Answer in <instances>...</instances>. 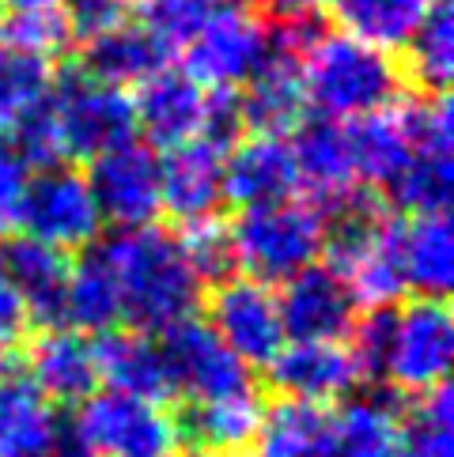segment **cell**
Returning a JSON list of instances; mask_svg holds the SVG:
<instances>
[{"instance_id": "cell-4", "label": "cell", "mask_w": 454, "mask_h": 457, "mask_svg": "<svg viewBox=\"0 0 454 457\" xmlns=\"http://www.w3.org/2000/svg\"><path fill=\"white\" fill-rule=\"evenodd\" d=\"M182 450V428L167 404L95 389L76 404L57 457H178Z\"/></svg>"}, {"instance_id": "cell-10", "label": "cell", "mask_w": 454, "mask_h": 457, "mask_svg": "<svg viewBox=\"0 0 454 457\" xmlns=\"http://www.w3.org/2000/svg\"><path fill=\"white\" fill-rule=\"evenodd\" d=\"M205 306H208V329L250 370L269 367V359L288 345L277 295L262 280H250L242 272L227 276V280L208 287Z\"/></svg>"}, {"instance_id": "cell-17", "label": "cell", "mask_w": 454, "mask_h": 457, "mask_svg": "<svg viewBox=\"0 0 454 457\" xmlns=\"http://www.w3.org/2000/svg\"><path fill=\"white\" fill-rule=\"evenodd\" d=\"M27 382L54 408H76L88 401L99 386L95 340L69 325H46L27 348Z\"/></svg>"}, {"instance_id": "cell-19", "label": "cell", "mask_w": 454, "mask_h": 457, "mask_svg": "<svg viewBox=\"0 0 454 457\" xmlns=\"http://www.w3.org/2000/svg\"><path fill=\"white\" fill-rule=\"evenodd\" d=\"M95 367H99V378L110 389H118V394L156 404H167L174 397L164 340L140 333L133 325H114V329L99 333V340H95Z\"/></svg>"}, {"instance_id": "cell-20", "label": "cell", "mask_w": 454, "mask_h": 457, "mask_svg": "<svg viewBox=\"0 0 454 457\" xmlns=\"http://www.w3.org/2000/svg\"><path fill=\"white\" fill-rule=\"evenodd\" d=\"M64 428L27 374H0V457H57Z\"/></svg>"}, {"instance_id": "cell-18", "label": "cell", "mask_w": 454, "mask_h": 457, "mask_svg": "<svg viewBox=\"0 0 454 457\" xmlns=\"http://www.w3.org/2000/svg\"><path fill=\"white\" fill-rule=\"evenodd\" d=\"M391 250L401 272L405 295L447 299L454 280V235L447 212L432 216H394Z\"/></svg>"}, {"instance_id": "cell-1", "label": "cell", "mask_w": 454, "mask_h": 457, "mask_svg": "<svg viewBox=\"0 0 454 457\" xmlns=\"http://www.w3.org/2000/svg\"><path fill=\"white\" fill-rule=\"evenodd\" d=\"M367 378L405 397H420L447 382L454 355V318L447 299L413 295L360 314L349 337Z\"/></svg>"}, {"instance_id": "cell-27", "label": "cell", "mask_w": 454, "mask_h": 457, "mask_svg": "<svg viewBox=\"0 0 454 457\" xmlns=\"http://www.w3.org/2000/svg\"><path fill=\"white\" fill-rule=\"evenodd\" d=\"M405 420L386 397H349L333 412V446L330 457H401Z\"/></svg>"}, {"instance_id": "cell-15", "label": "cell", "mask_w": 454, "mask_h": 457, "mask_svg": "<svg viewBox=\"0 0 454 457\" xmlns=\"http://www.w3.org/2000/svg\"><path fill=\"white\" fill-rule=\"evenodd\" d=\"M223 152L213 140H189L159 155V193L164 212L182 227H201L220 220L223 197Z\"/></svg>"}, {"instance_id": "cell-3", "label": "cell", "mask_w": 454, "mask_h": 457, "mask_svg": "<svg viewBox=\"0 0 454 457\" xmlns=\"http://www.w3.org/2000/svg\"><path fill=\"white\" fill-rule=\"evenodd\" d=\"M299 76L307 106L330 121H356L401 103L405 95L398 57L337 27H318V35L303 46Z\"/></svg>"}, {"instance_id": "cell-28", "label": "cell", "mask_w": 454, "mask_h": 457, "mask_svg": "<svg viewBox=\"0 0 454 457\" xmlns=\"http://www.w3.org/2000/svg\"><path fill=\"white\" fill-rule=\"evenodd\" d=\"M401 76L405 87H416L420 95H443L450 87L454 72V15L450 0H432L425 20L413 30V38L401 46Z\"/></svg>"}, {"instance_id": "cell-32", "label": "cell", "mask_w": 454, "mask_h": 457, "mask_svg": "<svg viewBox=\"0 0 454 457\" xmlns=\"http://www.w3.org/2000/svg\"><path fill=\"white\" fill-rule=\"evenodd\" d=\"M54 84V61L0 46V137H8L15 125L50 99Z\"/></svg>"}, {"instance_id": "cell-25", "label": "cell", "mask_w": 454, "mask_h": 457, "mask_svg": "<svg viewBox=\"0 0 454 457\" xmlns=\"http://www.w3.org/2000/svg\"><path fill=\"white\" fill-rule=\"evenodd\" d=\"M265 420V404L257 394L231 397V401H208V404H186V416L178 420L182 443L193 450H208L220 457H242Z\"/></svg>"}, {"instance_id": "cell-8", "label": "cell", "mask_w": 454, "mask_h": 457, "mask_svg": "<svg viewBox=\"0 0 454 457\" xmlns=\"http://www.w3.org/2000/svg\"><path fill=\"white\" fill-rule=\"evenodd\" d=\"M20 231L61 253L91 250L103 235V216L88 186V174L69 162L30 174Z\"/></svg>"}, {"instance_id": "cell-2", "label": "cell", "mask_w": 454, "mask_h": 457, "mask_svg": "<svg viewBox=\"0 0 454 457\" xmlns=\"http://www.w3.org/2000/svg\"><path fill=\"white\" fill-rule=\"evenodd\" d=\"M103 253L118 280L122 325L164 337L174 325L198 318L205 284L193 272L178 235L156 223L137 227V231H118L110 242H103Z\"/></svg>"}, {"instance_id": "cell-6", "label": "cell", "mask_w": 454, "mask_h": 457, "mask_svg": "<svg viewBox=\"0 0 454 457\" xmlns=\"http://www.w3.org/2000/svg\"><path fill=\"white\" fill-rule=\"evenodd\" d=\"M273 30L269 15L257 12L250 0H220L213 15L198 27L182 50L186 76L198 79L213 95H235L269 57Z\"/></svg>"}, {"instance_id": "cell-29", "label": "cell", "mask_w": 454, "mask_h": 457, "mask_svg": "<svg viewBox=\"0 0 454 457\" xmlns=\"http://www.w3.org/2000/svg\"><path fill=\"white\" fill-rule=\"evenodd\" d=\"M330 4L337 30L394 54L413 38L432 0H322Z\"/></svg>"}, {"instance_id": "cell-12", "label": "cell", "mask_w": 454, "mask_h": 457, "mask_svg": "<svg viewBox=\"0 0 454 457\" xmlns=\"http://www.w3.org/2000/svg\"><path fill=\"white\" fill-rule=\"evenodd\" d=\"M88 186L95 193L103 223L118 231L152 227L164 212L159 193V152L140 140H129L122 148H110L88 162Z\"/></svg>"}, {"instance_id": "cell-31", "label": "cell", "mask_w": 454, "mask_h": 457, "mask_svg": "<svg viewBox=\"0 0 454 457\" xmlns=\"http://www.w3.org/2000/svg\"><path fill=\"white\" fill-rule=\"evenodd\" d=\"M454 148H420L413 144L409 162L401 167V174L386 186L391 208H398L401 216H432V212L450 208L454 193Z\"/></svg>"}, {"instance_id": "cell-36", "label": "cell", "mask_w": 454, "mask_h": 457, "mask_svg": "<svg viewBox=\"0 0 454 457\" xmlns=\"http://www.w3.org/2000/svg\"><path fill=\"white\" fill-rule=\"evenodd\" d=\"M30 325H35V321H30L27 306L20 299V291H15V284H12L4 250H0V352L23 345V337H27Z\"/></svg>"}, {"instance_id": "cell-14", "label": "cell", "mask_w": 454, "mask_h": 457, "mask_svg": "<svg viewBox=\"0 0 454 457\" xmlns=\"http://www.w3.org/2000/svg\"><path fill=\"white\" fill-rule=\"evenodd\" d=\"M277 306L288 340H349L364 314L345 272L333 265H311L284 280Z\"/></svg>"}, {"instance_id": "cell-38", "label": "cell", "mask_w": 454, "mask_h": 457, "mask_svg": "<svg viewBox=\"0 0 454 457\" xmlns=\"http://www.w3.org/2000/svg\"><path fill=\"white\" fill-rule=\"evenodd\" d=\"M273 20H291V15H318L322 0H262Z\"/></svg>"}, {"instance_id": "cell-16", "label": "cell", "mask_w": 454, "mask_h": 457, "mask_svg": "<svg viewBox=\"0 0 454 457\" xmlns=\"http://www.w3.org/2000/svg\"><path fill=\"white\" fill-rule=\"evenodd\" d=\"M299 167L288 137H239L223 152V197L227 204L262 208L299 197Z\"/></svg>"}, {"instance_id": "cell-9", "label": "cell", "mask_w": 454, "mask_h": 457, "mask_svg": "<svg viewBox=\"0 0 454 457\" xmlns=\"http://www.w3.org/2000/svg\"><path fill=\"white\" fill-rule=\"evenodd\" d=\"M164 355L171 374V394L186 404L231 401L257 394L254 370L208 329V321L189 318L164 333Z\"/></svg>"}, {"instance_id": "cell-24", "label": "cell", "mask_w": 454, "mask_h": 457, "mask_svg": "<svg viewBox=\"0 0 454 457\" xmlns=\"http://www.w3.org/2000/svg\"><path fill=\"white\" fill-rule=\"evenodd\" d=\"M4 261H8L12 284H15V291H20L30 321H38L42 329L46 325H61L72 257L54 250V246H46V242H38V238L20 235L4 246Z\"/></svg>"}, {"instance_id": "cell-22", "label": "cell", "mask_w": 454, "mask_h": 457, "mask_svg": "<svg viewBox=\"0 0 454 457\" xmlns=\"http://www.w3.org/2000/svg\"><path fill=\"white\" fill-rule=\"evenodd\" d=\"M345 137H349L356 182L364 189H386L413 155V133L401 103L345 121Z\"/></svg>"}, {"instance_id": "cell-35", "label": "cell", "mask_w": 454, "mask_h": 457, "mask_svg": "<svg viewBox=\"0 0 454 457\" xmlns=\"http://www.w3.org/2000/svg\"><path fill=\"white\" fill-rule=\"evenodd\" d=\"M76 42H91L133 15V0H64Z\"/></svg>"}, {"instance_id": "cell-5", "label": "cell", "mask_w": 454, "mask_h": 457, "mask_svg": "<svg viewBox=\"0 0 454 457\" xmlns=\"http://www.w3.org/2000/svg\"><path fill=\"white\" fill-rule=\"evenodd\" d=\"M227 231H231L235 246V269L269 287L318 265L322 250H326L322 208L299 197L262 208H242Z\"/></svg>"}, {"instance_id": "cell-11", "label": "cell", "mask_w": 454, "mask_h": 457, "mask_svg": "<svg viewBox=\"0 0 454 457\" xmlns=\"http://www.w3.org/2000/svg\"><path fill=\"white\" fill-rule=\"evenodd\" d=\"M269 389L281 401L333 408L364 386V367L349 340H291L269 359Z\"/></svg>"}, {"instance_id": "cell-13", "label": "cell", "mask_w": 454, "mask_h": 457, "mask_svg": "<svg viewBox=\"0 0 454 457\" xmlns=\"http://www.w3.org/2000/svg\"><path fill=\"white\" fill-rule=\"evenodd\" d=\"M133 110H137V133H144L148 148L171 152L178 144L208 137L216 95L167 64L164 72H156L144 79V84H137Z\"/></svg>"}, {"instance_id": "cell-39", "label": "cell", "mask_w": 454, "mask_h": 457, "mask_svg": "<svg viewBox=\"0 0 454 457\" xmlns=\"http://www.w3.org/2000/svg\"><path fill=\"white\" fill-rule=\"evenodd\" d=\"M178 457H220V453H208V450H182V453H178Z\"/></svg>"}, {"instance_id": "cell-30", "label": "cell", "mask_w": 454, "mask_h": 457, "mask_svg": "<svg viewBox=\"0 0 454 457\" xmlns=\"http://www.w3.org/2000/svg\"><path fill=\"white\" fill-rule=\"evenodd\" d=\"M72 42L64 0H0V46L54 61Z\"/></svg>"}, {"instance_id": "cell-37", "label": "cell", "mask_w": 454, "mask_h": 457, "mask_svg": "<svg viewBox=\"0 0 454 457\" xmlns=\"http://www.w3.org/2000/svg\"><path fill=\"white\" fill-rule=\"evenodd\" d=\"M401 457H454L450 423H432V420L413 416L409 423H405Z\"/></svg>"}, {"instance_id": "cell-33", "label": "cell", "mask_w": 454, "mask_h": 457, "mask_svg": "<svg viewBox=\"0 0 454 457\" xmlns=\"http://www.w3.org/2000/svg\"><path fill=\"white\" fill-rule=\"evenodd\" d=\"M182 246H186V257L193 272L201 276L205 287H213L220 280H227V276H235V246H231V231L213 220V223H201V227H186L182 235Z\"/></svg>"}, {"instance_id": "cell-7", "label": "cell", "mask_w": 454, "mask_h": 457, "mask_svg": "<svg viewBox=\"0 0 454 457\" xmlns=\"http://www.w3.org/2000/svg\"><path fill=\"white\" fill-rule=\"evenodd\" d=\"M50 110L57 118L64 155L69 159H99L110 148L137 140V110L133 95L125 87L103 84V79L88 76L84 69H69L57 76Z\"/></svg>"}, {"instance_id": "cell-21", "label": "cell", "mask_w": 454, "mask_h": 457, "mask_svg": "<svg viewBox=\"0 0 454 457\" xmlns=\"http://www.w3.org/2000/svg\"><path fill=\"white\" fill-rule=\"evenodd\" d=\"M291 155L299 167V189L315 197V204H333L337 197L360 189L349 155L345 121L330 118H307L296 133H291Z\"/></svg>"}, {"instance_id": "cell-23", "label": "cell", "mask_w": 454, "mask_h": 457, "mask_svg": "<svg viewBox=\"0 0 454 457\" xmlns=\"http://www.w3.org/2000/svg\"><path fill=\"white\" fill-rule=\"evenodd\" d=\"M167 61H171L167 42H159L144 23L125 20L122 27H114L106 35L84 42V61H80V69L95 79H103V84L129 91V87L144 84L148 76L164 72Z\"/></svg>"}, {"instance_id": "cell-26", "label": "cell", "mask_w": 454, "mask_h": 457, "mask_svg": "<svg viewBox=\"0 0 454 457\" xmlns=\"http://www.w3.org/2000/svg\"><path fill=\"white\" fill-rule=\"evenodd\" d=\"M61 325L84 333V337H99L114 325H122V295H118V280L110 272V261L103 246H91L80 261H72L69 272V287H64V310H61Z\"/></svg>"}, {"instance_id": "cell-34", "label": "cell", "mask_w": 454, "mask_h": 457, "mask_svg": "<svg viewBox=\"0 0 454 457\" xmlns=\"http://www.w3.org/2000/svg\"><path fill=\"white\" fill-rule=\"evenodd\" d=\"M30 174L35 170H30L27 159L15 152V144L8 137H0V242L20 231Z\"/></svg>"}]
</instances>
